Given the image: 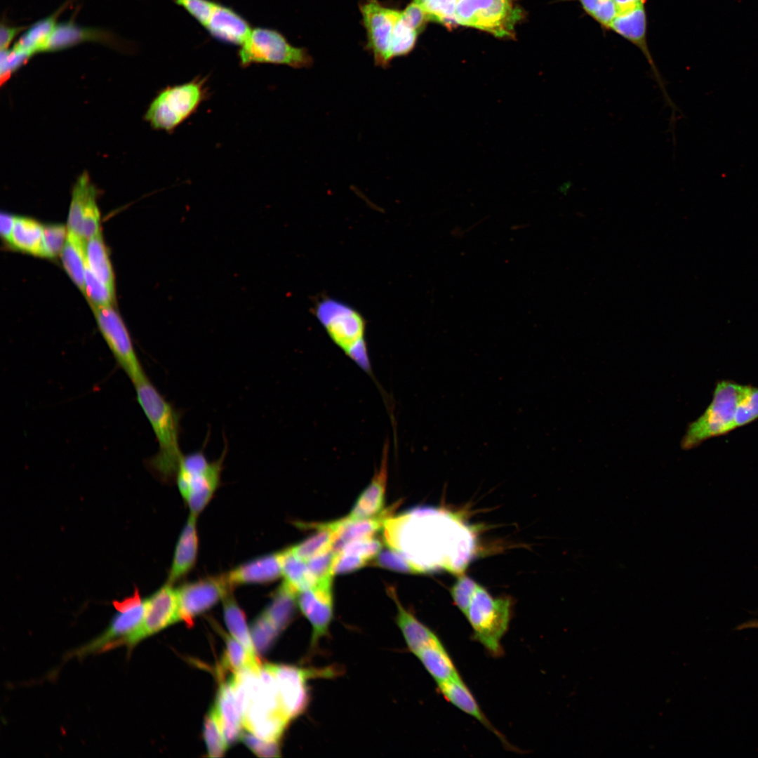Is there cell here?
<instances>
[{
	"label": "cell",
	"instance_id": "cell-26",
	"mask_svg": "<svg viewBox=\"0 0 758 758\" xmlns=\"http://www.w3.org/2000/svg\"><path fill=\"white\" fill-rule=\"evenodd\" d=\"M197 517L190 514L176 544L168 579L171 584L187 574L196 563L199 546Z\"/></svg>",
	"mask_w": 758,
	"mask_h": 758
},
{
	"label": "cell",
	"instance_id": "cell-35",
	"mask_svg": "<svg viewBox=\"0 0 758 758\" xmlns=\"http://www.w3.org/2000/svg\"><path fill=\"white\" fill-rule=\"evenodd\" d=\"M298 594L284 582L275 592L272 600L264 611L265 615L280 632L293 616Z\"/></svg>",
	"mask_w": 758,
	"mask_h": 758
},
{
	"label": "cell",
	"instance_id": "cell-21",
	"mask_svg": "<svg viewBox=\"0 0 758 758\" xmlns=\"http://www.w3.org/2000/svg\"><path fill=\"white\" fill-rule=\"evenodd\" d=\"M282 576L281 552L245 562L222 575L230 588L244 584H264Z\"/></svg>",
	"mask_w": 758,
	"mask_h": 758
},
{
	"label": "cell",
	"instance_id": "cell-39",
	"mask_svg": "<svg viewBox=\"0 0 758 758\" xmlns=\"http://www.w3.org/2000/svg\"><path fill=\"white\" fill-rule=\"evenodd\" d=\"M204 737L210 757H220L224 754L228 747L213 709L211 710L204 721Z\"/></svg>",
	"mask_w": 758,
	"mask_h": 758
},
{
	"label": "cell",
	"instance_id": "cell-7",
	"mask_svg": "<svg viewBox=\"0 0 758 758\" xmlns=\"http://www.w3.org/2000/svg\"><path fill=\"white\" fill-rule=\"evenodd\" d=\"M238 55L242 67L268 63L301 69L309 68L314 62L307 48L295 47L278 31L262 27L252 29Z\"/></svg>",
	"mask_w": 758,
	"mask_h": 758
},
{
	"label": "cell",
	"instance_id": "cell-40",
	"mask_svg": "<svg viewBox=\"0 0 758 758\" xmlns=\"http://www.w3.org/2000/svg\"><path fill=\"white\" fill-rule=\"evenodd\" d=\"M280 632L262 612L253 622L251 634L255 651L263 653Z\"/></svg>",
	"mask_w": 758,
	"mask_h": 758
},
{
	"label": "cell",
	"instance_id": "cell-30",
	"mask_svg": "<svg viewBox=\"0 0 758 758\" xmlns=\"http://www.w3.org/2000/svg\"><path fill=\"white\" fill-rule=\"evenodd\" d=\"M44 226L37 221L15 216L11 245L22 251L44 257Z\"/></svg>",
	"mask_w": 758,
	"mask_h": 758
},
{
	"label": "cell",
	"instance_id": "cell-31",
	"mask_svg": "<svg viewBox=\"0 0 758 758\" xmlns=\"http://www.w3.org/2000/svg\"><path fill=\"white\" fill-rule=\"evenodd\" d=\"M307 527L314 528L316 532L298 544L288 547L293 554L305 561L333 550L335 539L331 522L311 523L310 526H307Z\"/></svg>",
	"mask_w": 758,
	"mask_h": 758
},
{
	"label": "cell",
	"instance_id": "cell-9",
	"mask_svg": "<svg viewBox=\"0 0 758 758\" xmlns=\"http://www.w3.org/2000/svg\"><path fill=\"white\" fill-rule=\"evenodd\" d=\"M522 18L514 0H458L457 24L486 31L498 37H511Z\"/></svg>",
	"mask_w": 758,
	"mask_h": 758
},
{
	"label": "cell",
	"instance_id": "cell-12",
	"mask_svg": "<svg viewBox=\"0 0 758 758\" xmlns=\"http://www.w3.org/2000/svg\"><path fill=\"white\" fill-rule=\"evenodd\" d=\"M67 228L68 233L86 244L100 232V213L96 203V190L86 173L79 176L74 186Z\"/></svg>",
	"mask_w": 758,
	"mask_h": 758
},
{
	"label": "cell",
	"instance_id": "cell-48",
	"mask_svg": "<svg viewBox=\"0 0 758 758\" xmlns=\"http://www.w3.org/2000/svg\"><path fill=\"white\" fill-rule=\"evenodd\" d=\"M31 57L27 53L13 47L12 49L1 50V81L8 79L18 68L26 62Z\"/></svg>",
	"mask_w": 758,
	"mask_h": 758
},
{
	"label": "cell",
	"instance_id": "cell-10",
	"mask_svg": "<svg viewBox=\"0 0 758 758\" xmlns=\"http://www.w3.org/2000/svg\"><path fill=\"white\" fill-rule=\"evenodd\" d=\"M359 8L366 34L365 48L372 55L376 66L387 68L393 60L392 46L401 11L383 5L378 0H361Z\"/></svg>",
	"mask_w": 758,
	"mask_h": 758
},
{
	"label": "cell",
	"instance_id": "cell-4",
	"mask_svg": "<svg viewBox=\"0 0 758 758\" xmlns=\"http://www.w3.org/2000/svg\"><path fill=\"white\" fill-rule=\"evenodd\" d=\"M745 386L732 380L718 381L707 408L688 425L681 441V448L692 449L707 439L735 430L737 409Z\"/></svg>",
	"mask_w": 758,
	"mask_h": 758
},
{
	"label": "cell",
	"instance_id": "cell-24",
	"mask_svg": "<svg viewBox=\"0 0 758 758\" xmlns=\"http://www.w3.org/2000/svg\"><path fill=\"white\" fill-rule=\"evenodd\" d=\"M204 28L221 41L241 46L252 29L248 22L229 7L218 4Z\"/></svg>",
	"mask_w": 758,
	"mask_h": 758
},
{
	"label": "cell",
	"instance_id": "cell-36",
	"mask_svg": "<svg viewBox=\"0 0 758 758\" xmlns=\"http://www.w3.org/2000/svg\"><path fill=\"white\" fill-rule=\"evenodd\" d=\"M223 601L225 620L232 636L239 641L252 656H256L244 613L230 592L224 597Z\"/></svg>",
	"mask_w": 758,
	"mask_h": 758
},
{
	"label": "cell",
	"instance_id": "cell-51",
	"mask_svg": "<svg viewBox=\"0 0 758 758\" xmlns=\"http://www.w3.org/2000/svg\"><path fill=\"white\" fill-rule=\"evenodd\" d=\"M368 561L358 556L337 553L333 564V574H345L352 573L364 567L368 564Z\"/></svg>",
	"mask_w": 758,
	"mask_h": 758
},
{
	"label": "cell",
	"instance_id": "cell-23",
	"mask_svg": "<svg viewBox=\"0 0 758 758\" xmlns=\"http://www.w3.org/2000/svg\"><path fill=\"white\" fill-rule=\"evenodd\" d=\"M437 689L444 698L453 706L479 721L493 732L505 745L512 747L505 737L492 725L481 710L474 696L461 677L437 684Z\"/></svg>",
	"mask_w": 758,
	"mask_h": 758
},
{
	"label": "cell",
	"instance_id": "cell-45",
	"mask_svg": "<svg viewBox=\"0 0 758 758\" xmlns=\"http://www.w3.org/2000/svg\"><path fill=\"white\" fill-rule=\"evenodd\" d=\"M67 233V228L62 225L44 226L43 244L45 258H54L61 253Z\"/></svg>",
	"mask_w": 758,
	"mask_h": 758
},
{
	"label": "cell",
	"instance_id": "cell-54",
	"mask_svg": "<svg viewBox=\"0 0 758 758\" xmlns=\"http://www.w3.org/2000/svg\"><path fill=\"white\" fill-rule=\"evenodd\" d=\"M620 11L627 10L638 6L645 5L646 0H614Z\"/></svg>",
	"mask_w": 758,
	"mask_h": 758
},
{
	"label": "cell",
	"instance_id": "cell-11",
	"mask_svg": "<svg viewBox=\"0 0 758 758\" xmlns=\"http://www.w3.org/2000/svg\"><path fill=\"white\" fill-rule=\"evenodd\" d=\"M90 305L100 331L118 365L133 385L147 379L119 314L112 306Z\"/></svg>",
	"mask_w": 758,
	"mask_h": 758
},
{
	"label": "cell",
	"instance_id": "cell-33",
	"mask_svg": "<svg viewBox=\"0 0 758 758\" xmlns=\"http://www.w3.org/2000/svg\"><path fill=\"white\" fill-rule=\"evenodd\" d=\"M281 556L284 583L297 594L316 583L306 561L293 554L288 547L281 551Z\"/></svg>",
	"mask_w": 758,
	"mask_h": 758
},
{
	"label": "cell",
	"instance_id": "cell-3",
	"mask_svg": "<svg viewBox=\"0 0 758 758\" xmlns=\"http://www.w3.org/2000/svg\"><path fill=\"white\" fill-rule=\"evenodd\" d=\"M314 313L331 341L362 370L371 373L363 316L349 305L328 298L316 304Z\"/></svg>",
	"mask_w": 758,
	"mask_h": 758
},
{
	"label": "cell",
	"instance_id": "cell-42",
	"mask_svg": "<svg viewBox=\"0 0 758 758\" xmlns=\"http://www.w3.org/2000/svg\"><path fill=\"white\" fill-rule=\"evenodd\" d=\"M85 295L90 305L95 306H112L114 291L101 281L86 264Z\"/></svg>",
	"mask_w": 758,
	"mask_h": 758
},
{
	"label": "cell",
	"instance_id": "cell-27",
	"mask_svg": "<svg viewBox=\"0 0 758 758\" xmlns=\"http://www.w3.org/2000/svg\"><path fill=\"white\" fill-rule=\"evenodd\" d=\"M387 590L397 606L398 626L411 653L415 656L423 649L440 641L439 637L430 628L421 623L402 606L393 587H389Z\"/></svg>",
	"mask_w": 758,
	"mask_h": 758
},
{
	"label": "cell",
	"instance_id": "cell-6",
	"mask_svg": "<svg viewBox=\"0 0 758 758\" xmlns=\"http://www.w3.org/2000/svg\"><path fill=\"white\" fill-rule=\"evenodd\" d=\"M510 597H495L481 585L475 592L465 615L472 630V638L494 657L503 653L501 641L512 617Z\"/></svg>",
	"mask_w": 758,
	"mask_h": 758
},
{
	"label": "cell",
	"instance_id": "cell-29",
	"mask_svg": "<svg viewBox=\"0 0 758 758\" xmlns=\"http://www.w3.org/2000/svg\"><path fill=\"white\" fill-rule=\"evenodd\" d=\"M68 4L69 2H67L51 15L34 23L15 43L13 48L27 53L31 56L36 53L43 52L45 45L58 25V16Z\"/></svg>",
	"mask_w": 758,
	"mask_h": 758
},
{
	"label": "cell",
	"instance_id": "cell-13",
	"mask_svg": "<svg viewBox=\"0 0 758 758\" xmlns=\"http://www.w3.org/2000/svg\"><path fill=\"white\" fill-rule=\"evenodd\" d=\"M145 613L140 627L124 644L128 651L180 620L177 589L168 582L145 599Z\"/></svg>",
	"mask_w": 758,
	"mask_h": 758
},
{
	"label": "cell",
	"instance_id": "cell-28",
	"mask_svg": "<svg viewBox=\"0 0 758 758\" xmlns=\"http://www.w3.org/2000/svg\"><path fill=\"white\" fill-rule=\"evenodd\" d=\"M415 656L437 684L461 677L441 640L423 649Z\"/></svg>",
	"mask_w": 758,
	"mask_h": 758
},
{
	"label": "cell",
	"instance_id": "cell-25",
	"mask_svg": "<svg viewBox=\"0 0 758 758\" xmlns=\"http://www.w3.org/2000/svg\"><path fill=\"white\" fill-rule=\"evenodd\" d=\"M399 504L393 505L380 514L361 519L350 520L346 517L338 519L335 539L333 545L334 553L338 552L347 543L351 541L374 537L383 528L385 521L392 516Z\"/></svg>",
	"mask_w": 758,
	"mask_h": 758
},
{
	"label": "cell",
	"instance_id": "cell-1",
	"mask_svg": "<svg viewBox=\"0 0 758 758\" xmlns=\"http://www.w3.org/2000/svg\"><path fill=\"white\" fill-rule=\"evenodd\" d=\"M458 521L443 510L415 508L388 518L383 526V535L387 546L403 555L415 573L439 569L455 573L448 561L452 562L449 557H453L449 554V549L454 551L455 545L460 544H455V539L459 538H455L453 528H449ZM458 563L465 568L460 561ZM452 564L458 575L456 567Z\"/></svg>",
	"mask_w": 758,
	"mask_h": 758
},
{
	"label": "cell",
	"instance_id": "cell-34",
	"mask_svg": "<svg viewBox=\"0 0 758 758\" xmlns=\"http://www.w3.org/2000/svg\"><path fill=\"white\" fill-rule=\"evenodd\" d=\"M86 244L79 238L67 233L61 252L63 266L72 280L85 293Z\"/></svg>",
	"mask_w": 758,
	"mask_h": 758
},
{
	"label": "cell",
	"instance_id": "cell-47",
	"mask_svg": "<svg viewBox=\"0 0 758 758\" xmlns=\"http://www.w3.org/2000/svg\"><path fill=\"white\" fill-rule=\"evenodd\" d=\"M373 561L376 566L393 571L415 573L408 560L399 552L390 547L381 550Z\"/></svg>",
	"mask_w": 758,
	"mask_h": 758
},
{
	"label": "cell",
	"instance_id": "cell-50",
	"mask_svg": "<svg viewBox=\"0 0 758 758\" xmlns=\"http://www.w3.org/2000/svg\"><path fill=\"white\" fill-rule=\"evenodd\" d=\"M335 553L331 550L317 555L306 561L307 566L317 580L333 577V564Z\"/></svg>",
	"mask_w": 758,
	"mask_h": 758
},
{
	"label": "cell",
	"instance_id": "cell-14",
	"mask_svg": "<svg viewBox=\"0 0 758 758\" xmlns=\"http://www.w3.org/2000/svg\"><path fill=\"white\" fill-rule=\"evenodd\" d=\"M267 665L277 680L282 709L290 720L301 714L307 705V680L317 675L332 674L326 670H308L287 665Z\"/></svg>",
	"mask_w": 758,
	"mask_h": 758
},
{
	"label": "cell",
	"instance_id": "cell-8",
	"mask_svg": "<svg viewBox=\"0 0 758 758\" xmlns=\"http://www.w3.org/2000/svg\"><path fill=\"white\" fill-rule=\"evenodd\" d=\"M115 613L107 628L98 636L71 653L78 658L124 646L140 627L145 613L146 603L138 589L119 601H113Z\"/></svg>",
	"mask_w": 758,
	"mask_h": 758
},
{
	"label": "cell",
	"instance_id": "cell-16",
	"mask_svg": "<svg viewBox=\"0 0 758 758\" xmlns=\"http://www.w3.org/2000/svg\"><path fill=\"white\" fill-rule=\"evenodd\" d=\"M333 577L317 580L311 587L298 593L297 604L310 623L311 645L314 646L328 630L333 613Z\"/></svg>",
	"mask_w": 758,
	"mask_h": 758
},
{
	"label": "cell",
	"instance_id": "cell-15",
	"mask_svg": "<svg viewBox=\"0 0 758 758\" xmlns=\"http://www.w3.org/2000/svg\"><path fill=\"white\" fill-rule=\"evenodd\" d=\"M231 590L222 575L185 583L177 589L180 620L191 626L198 615L223 599Z\"/></svg>",
	"mask_w": 758,
	"mask_h": 758
},
{
	"label": "cell",
	"instance_id": "cell-46",
	"mask_svg": "<svg viewBox=\"0 0 758 758\" xmlns=\"http://www.w3.org/2000/svg\"><path fill=\"white\" fill-rule=\"evenodd\" d=\"M382 542L380 540L375 537H370L347 543L337 553L356 555L370 563V561L375 559L382 550Z\"/></svg>",
	"mask_w": 758,
	"mask_h": 758
},
{
	"label": "cell",
	"instance_id": "cell-22",
	"mask_svg": "<svg viewBox=\"0 0 758 758\" xmlns=\"http://www.w3.org/2000/svg\"><path fill=\"white\" fill-rule=\"evenodd\" d=\"M214 711L225 743L229 747L241 739L244 719L239 710L231 678L219 688Z\"/></svg>",
	"mask_w": 758,
	"mask_h": 758
},
{
	"label": "cell",
	"instance_id": "cell-52",
	"mask_svg": "<svg viewBox=\"0 0 758 758\" xmlns=\"http://www.w3.org/2000/svg\"><path fill=\"white\" fill-rule=\"evenodd\" d=\"M25 29V27L9 26L2 22L0 27L1 50L8 49L11 41Z\"/></svg>",
	"mask_w": 758,
	"mask_h": 758
},
{
	"label": "cell",
	"instance_id": "cell-53",
	"mask_svg": "<svg viewBox=\"0 0 758 758\" xmlns=\"http://www.w3.org/2000/svg\"><path fill=\"white\" fill-rule=\"evenodd\" d=\"M15 216L1 213L0 217V232L1 237L11 244L12 232L14 227Z\"/></svg>",
	"mask_w": 758,
	"mask_h": 758
},
{
	"label": "cell",
	"instance_id": "cell-44",
	"mask_svg": "<svg viewBox=\"0 0 758 758\" xmlns=\"http://www.w3.org/2000/svg\"><path fill=\"white\" fill-rule=\"evenodd\" d=\"M457 1L458 0H429L420 6L427 13L430 21L451 27L457 24L455 19Z\"/></svg>",
	"mask_w": 758,
	"mask_h": 758
},
{
	"label": "cell",
	"instance_id": "cell-49",
	"mask_svg": "<svg viewBox=\"0 0 758 758\" xmlns=\"http://www.w3.org/2000/svg\"><path fill=\"white\" fill-rule=\"evenodd\" d=\"M241 740L258 757H279V747L277 742L263 740L251 732L242 733Z\"/></svg>",
	"mask_w": 758,
	"mask_h": 758
},
{
	"label": "cell",
	"instance_id": "cell-20",
	"mask_svg": "<svg viewBox=\"0 0 758 758\" xmlns=\"http://www.w3.org/2000/svg\"><path fill=\"white\" fill-rule=\"evenodd\" d=\"M390 443L384 444L379 467L371 482L357 499L346 517L350 520L368 518L380 514L384 507L388 477Z\"/></svg>",
	"mask_w": 758,
	"mask_h": 758
},
{
	"label": "cell",
	"instance_id": "cell-19",
	"mask_svg": "<svg viewBox=\"0 0 758 758\" xmlns=\"http://www.w3.org/2000/svg\"><path fill=\"white\" fill-rule=\"evenodd\" d=\"M86 41L98 42L117 48L125 46L123 41L105 29L81 27L69 20L58 23L43 52L61 51Z\"/></svg>",
	"mask_w": 758,
	"mask_h": 758
},
{
	"label": "cell",
	"instance_id": "cell-43",
	"mask_svg": "<svg viewBox=\"0 0 758 758\" xmlns=\"http://www.w3.org/2000/svg\"><path fill=\"white\" fill-rule=\"evenodd\" d=\"M758 418V387L746 385L738 405L734 422L735 429L746 425Z\"/></svg>",
	"mask_w": 758,
	"mask_h": 758
},
{
	"label": "cell",
	"instance_id": "cell-5",
	"mask_svg": "<svg viewBox=\"0 0 758 758\" xmlns=\"http://www.w3.org/2000/svg\"><path fill=\"white\" fill-rule=\"evenodd\" d=\"M206 81L197 77L162 89L149 105L146 120L154 129L173 133L208 99Z\"/></svg>",
	"mask_w": 758,
	"mask_h": 758
},
{
	"label": "cell",
	"instance_id": "cell-18",
	"mask_svg": "<svg viewBox=\"0 0 758 758\" xmlns=\"http://www.w3.org/2000/svg\"><path fill=\"white\" fill-rule=\"evenodd\" d=\"M647 14L645 5L620 11L611 22L609 30L637 46L649 62L653 74L662 91L667 104L674 110L676 106L668 95L663 79L656 67L647 43Z\"/></svg>",
	"mask_w": 758,
	"mask_h": 758
},
{
	"label": "cell",
	"instance_id": "cell-37",
	"mask_svg": "<svg viewBox=\"0 0 758 758\" xmlns=\"http://www.w3.org/2000/svg\"><path fill=\"white\" fill-rule=\"evenodd\" d=\"M226 649L222 661V668L234 672L247 667L259 668L260 663L234 637L225 635Z\"/></svg>",
	"mask_w": 758,
	"mask_h": 758
},
{
	"label": "cell",
	"instance_id": "cell-55",
	"mask_svg": "<svg viewBox=\"0 0 758 758\" xmlns=\"http://www.w3.org/2000/svg\"><path fill=\"white\" fill-rule=\"evenodd\" d=\"M427 1H429V0H413V1H414L415 3H416V4H419V5H422L424 3L427 2Z\"/></svg>",
	"mask_w": 758,
	"mask_h": 758
},
{
	"label": "cell",
	"instance_id": "cell-41",
	"mask_svg": "<svg viewBox=\"0 0 758 758\" xmlns=\"http://www.w3.org/2000/svg\"><path fill=\"white\" fill-rule=\"evenodd\" d=\"M479 584L464 573L458 575L449 592L455 606L465 616Z\"/></svg>",
	"mask_w": 758,
	"mask_h": 758
},
{
	"label": "cell",
	"instance_id": "cell-38",
	"mask_svg": "<svg viewBox=\"0 0 758 758\" xmlns=\"http://www.w3.org/2000/svg\"><path fill=\"white\" fill-rule=\"evenodd\" d=\"M579 3L583 11L599 25L604 30L609 27L619 13L614 0H572Z\"/></svg>",
	"mask_w": 758,
	"mask_h": 758
},
{
	"label": "cell",
	"instance_id": "cell-2",
	"mask_svg": "<svg viewBox=\"0 0 758 758\" xmlns=\"http://www.w3.org/2000/svg\"><path fill=\"white\" fill-rule=\"evenodd\" d=\"M136 398L156 436L157 453L148 465L163 480L177 475L183 454L180 447V414L147 378L134 385Z\"/></svg>",
	"mask_w": 758,
	"mask_h": 758
},
{
	"label": "cell",
	"instance_id": "cell-32",
	"mask_svg": "<svg viewBox=\"0 0 758 758\" xmlns=\"http://www.w3.org/2000/svg\"><path fill=\"white\" fill-rule=\"evenodd\" d=\"M86 264L105 284L114 291V276L101 231L86 244Z\"/></svg>",
	"mask_w": 758,
	"mask_h": 758
},
{
	"label": "cell",
	"instance_id": "cell-17",
	"mask_svg": "<svg viewBox=\"0 0 758 758\" xmlns=\"http://www.w3.org/2000/svg\"><path fill=\"white\" fill-rule=\"evenodd\" d=\"M227 447L220 458L211 463L203 471L188 473L178 470L176 481L179 491L188 505L190 514L198 516L208 505L218 488Z\"/></svg>",
	"mask_w": 758,
	"mask_h": 758
}]
</instances>
